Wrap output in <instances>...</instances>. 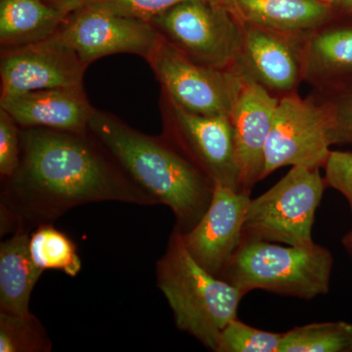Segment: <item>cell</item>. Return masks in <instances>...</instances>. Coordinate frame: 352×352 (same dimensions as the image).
I'll return each mask as SVG.
<instances>
[{"label":"cell","mask_w":352,"mask_h":352,"mask_svg":"<svg viewBox=\"0 0 352 352\" xmlns=\"http://www.w3.org/2000/svg\"><path fill=\"white\" fill-rule=\"evenodd\" d=\"M30 234L17 231L0 244V312H30L32 289L44 272L32 261Z\"/></svg>","instance_id":"e0dca14e"},{"label":"cell","mask_w":352,"mask_h":352,"mask_svg":"<svg viewBox=\"0 0 352 352\" xmlns=\"http://www.w3.org/2000/svg\"><path fill=\"white\" fill-rule=\"evenodd\" d=\"M283 333L252 328L236 318L221 331L215 352H279Z\"/></svg>","instance_id":"603a6c76"},{"label":"cell","mask_w":352,"mask_h":352,"mask_svg":"<svg viewBox=\"0 0 352 352\" xmlns=\"http://www.w3.org/2000/svg\"><path fill=\"white\" fill-rule=\"evenodd\" d=\"M279 352H352V324L324 322L283 333Z\"/></svg>","instance_id":"ffe728a7"},{"label":"cell","mask_w":352,"mask_h":352,"mask_svg":"<svg viewBox=\"0 0 352 352\" xmlns=\"http://www.w3.org/2000/svg\"><path fill=\"white\" fill-rule=\"evenodd\" d=\"M157 32L197 63L231 69L239 63L245 30L226 6L186 0L154 18Z\"/></svg>","instance_id":"8992f818"},{"label":"cell","mask_w":352,"mask_h":352,"mask_svg":"<svg viewBox=\"0 0 352 352\" xmlns=\"http://www.w3.org/2000/svg\"><path fill=\"white\" fill-rule=\"evenodd\" d=\"M279 100L267 88L248 78L231 111L242 191L251 193L263 179L264 152Z\"/></svg>","instance_id":"4fadbf2b"},{"label":"cell","mask_w":352,"mask_h":352,"mask_svg":"<svg viewBox=\"0 0 352 352\" xmlns=\"http://www.w3.org/2000/svg\"><path fill=\"white\" fill-rule=\"evenodd\" d=\"M0 108L10 113L21 129L87 132L96 109L83 87L36 90L0 98Z\"/></svg>","instance_id":"5bb4252c"},{"label":"cell","mask_w":352,"mask_h":352,"mask_svg":"<svg viewBox=\"0 0 352 352\" xmlns=\"http://www.w3.org/2000/svg\"><path fill=\"white\" fill-rule=\"evenodd\" d=\"M52 340L41 322L29 312H0V352H50Z\"/></svg>","instance_id":"44dd1931"},{"label":"cell","mask_w":352,"mask_h":352,"mask_svg":"<svg viewBox=\"0 0 352 352\" xmlns=\"http://www.w3.org/2000/svg\"><path fill=\"white\" fill-rule=\"evenodd\" d=\"M219 4L250 25L278 32L314 29L331 12L322 0H221Z\"/></svg>","instance_id":"2e32d148"},{"label":"cell","mask_w":352,"mask_h":352,"mask_svg":"<svg viewBox=\"0 0 352 352\" xmlns=\"http://www.w3.org/2000/svg\"><path fill=\"white\" fill-rule=\"evenodd\" d=\"M208 1L214 2V3H219L221 0H208Z\"/></svg>","instance_id":"1f68e13d"},{"label":"cell","mask_w":352,"mask_h":352,"mask_svg":"<svg viewBox=\"0 0 352 352\" xmlns=\"http://www.w3.org/2000/svg\"><path fill=\"white\" fill-rule=\"evenodd\" d=\"M340 6H344V8L352 12V0H338Z\"/></svg>","instance_id":"f546056e"},{"label":"cell","mask_w":352,"mask_h":352,"mask_svg":"<svg viewBox=\"0 0 352 352\" xmlns=\"http://www.w3.org/2000/svg\"><path fill=\"white\" fill-rule=\"evenodd\" d=\"M250 201L249 193L215 185L200 221L188 232H179L190 256L214 276H221L242 244Z\"/></svg>","instance_id":"7c38bea8"},{"label":"cell","mask_w":352,"mask_h":352,"mask_svg":"<svg viewBox=\"0 0 352 352\" xmlns=\"http://www.w3.org/2000/svg\"><path fill=\"white\" fill-rule=\"evenodd\" d=\"M333 144H352V96L329 109Z\"/></svg>","instance_id":"4316f807"},{"label":"cell","mask_w":352,"mask_h":352,"mask_svg":"<svg viewBox=\"0 0 352 352\" xmlns=\"http://www.w3.org/2000/svg\"><path fill=\"white\" fill-rule=\"evenodd\" d=\"M65 19L44 0H0L1 50L45 41Z\"/></svg>","instance_id":"ac0fdd59"},{"label":"cell","mask_w":352,"mask_h":352,"mask_svg":"<svg viewBox=\"0 0 352 352\" xmlns=\"http://www.w3.org/2000/svg\"><path fill=\"white\" fill-rule=\"evenodd\" d=\"M333 263L332 254L317 244L283 247L268 241L243 239L220 278L244 295L259 289L312 300L328 294Z\"/></svg>","instance_id":"277c9868"},{"label":"cell","mask_w":352,"mask_h":352,"mask_svg":"<svg viewBox=\"0 0 352 352\" xmlns=\"http://www.w3.org/2000/svg\"><path fill=\"white\" fill-rule=\"evenodd\" d=\"M160 106L164 138L215 185L242 191L230 117L189 112L164 91Z\"/></svg>","instance_id":"ba28073f"},{"label":"cell","mask_w":352,"mask_h":352,"mask_svg":"<svg viewBox=\"0 0 352 352\" xmlns=\"http://www.w3.org/2000/svg\"><path fill=\"white\" fill-rule=\"evenodd\" d=\"M324 168L326 184L346 197L352 212V153L331 152Z\"/></svg>","instance_id":"484cf974"},{"label":"cell","mask_w":352,"mask_h":352,"mask_svg":"<svg viewBox=\"0 0 352 352\" xmlns=\"http://www.w3.org/2000/svg\"><path fill=\"white\" fill-rule=\"evenodd\" d=\"M44 1L66 18L69 14L85 6L89 0H44Z\"/></svg>","instance_id":"83f0119b"},{"label":"cell","mask_w":352,"mask_h":352,"mask_svg":"<svg viewBox=\"0 0 352 352\" xmlns=\"http://www.w3.org/2000/svg\"><path fill=\"white\" fill-rule=\"evenodd\" d=\"M342 245H344L347 252H349V256H351L352 258V230L342 238Z\"/></svg>","instance_id":"f1b7e54d"},{"label":"cell","mask_w":352,"mask_h":352,"mask_svg":"<svg viewBox=\"0 0 352 352\" xmlns=\"http://www.w3.org/2000/svg\"><path fill=\"white\" fill-rule=\"evenodd\" d=\"M29 247L32 261L43 271H62L76 277L82 270L75 243L53 223L36 227L30 234Z\"/></svg>","instance_id":"d6986e66"},{"label":"cell","mask_w":352,"mask_h":352,"mask_svg":"<svg viewBox=\"0 0 352 352\" xmlns=\"http://www.w3.org/2000/svg\"><path fill=\"white\" fill-rule=\"evenodd\" d=\"M52 36L75 51L88 67L119 53L147 60L161 36L150 23L85 6L69 14Z\"/></svg>","instance_id":"30bf717a"},{"label":"cell","mask_w":352,"mask_h":352,"mask_svg":"<svg viewBox=\"0 0 352 352\" xmlns=\"http://www.w3.org/2000/svg\"><path fill=\"white\" fill-rule=\"evenodd\" d=\"M156 274L157 288L173 310L176 327L217 351L220 333L237 318L244 293L204 270L190 256L176 230L157 261Z\"/></svg>","instance_id":"3957f363"},{"label":"cell","mask_w":352,"mask_h":352,"mask_svg":"<svg viewBox=\"0 0 352 352\" xmlns=\"http://www.w3.org/2000/svg\"><path fill=\"white\" fill-rule=\"evenodd\" d=\"M21 127L10 113L0 108V176L10 177L17 170L21 154Z\"/></svg>","instance_id":"d4e9b609"},{"label":"cell","mask_w":352,"mask_h":352,"mask_svg":"<svg viewBox=\"0 0 352 352\" xmlns=\"http://www.w3.org/2000/svg\"><path fill=\"white\" fill-rule=\"evenodd\" d=\"M88 131L157 205L173 210L175 230L188 232L200 221L215 184L163 135H148L112 113L98 110Z\"/></svg>","instance_id":"7a4b0ae2"},{"label":"cell","mask_w":352,"mask_h":352,"mask_svg":"<svg viewBox=\"0 0 352 352\" xmlns=\"http://www.w3.org/2000/svg\"><path fill=\"white\" fill-rule=\"evenodd\" d=\"M183 1L186 0H89L85 6L150 23L154 18Z\"/></svg>","instance_id":"cb8c5ba5"},{"label":"cell","mask_w":352,"mask_h":352,"mask_svg":"<svg viewBox=\"0 0 352 352\" xmlns=\"http://www.w3.org/2000/svg\"><path fill=\"white\" fill-rule=\"evenodd\" d=\"M326 182L319 168L293 166L265 193L250 201L244 221V239L308 248L312 240L315 212Z\"/></svg>","instance_id":"5b68a950"},{"label":"cell","mask_w":352,"mask_h":352,"mask_svg":"<svg viewBox=\"0 0 352 352\" xmlns=\"http://www.w3.org/2000/svg\"><path fill=\"white\" fill-rule=\"evenodd\" d=\"M146 61L162 91L180 107L199 115L230 116L247 80L232 69L197 63L162 36Z\"/></svg>","instance_id":"52a82bcc"},{"label":"cell","mask_w":352,"mask_h":352,"mask_svg":"<svg viewBox=\"0 0 352 352\" xmlns=\"http://www.w3.org/2000/svg\"><path fill=\"white\" fill-rule=\"evenodd\" d=\"M331 145L329 109L298 97H285L278 103L266 143L263 179L283 166H325Z\"/></svg>","instance_id":"9c48e42d"},{"label":"cell","mask_w":352,"mask_h":352,"mask_svg":"<svg viewBox=\"0 0 352 352\" xmlns=\"http://www.w3.org/2000/svg\"><path fill=\"white\" fill-rule=\"evenodd\" d=\"M240 61L249 72L245 78L270 89H292L300 76V65L292 44L279 32L251 25L245 30Z\"/></svg>","instance_id":"9a60e30c"},{"label":"cell","mask_w":352,"mask_h":352,"mask_svg":"<svg viewBox=\"0 0 352 352\" xmlns=\"http://www.w3.org/2000/svg\"><path fill=\"white\" fill-rule=\"evenodd\" d=\"M20 136L17 170L1 180V236L31 233L87 204L157 205L89 131L28 127L21 129Z\"/></svg>","instance_id":"6da1fadb"},{"label":"cell","mask_w":352,"mask_h":352,"mask_svg":"<svg viewBox=\"0 0 352 352\" xmlns=\"http://www.w3.org/2000/svg\"><path fill=\"white\" fill-rule=\"evenodd\" d=\"M315 69L342 71L352 69V29L331 30L315 36L309 47Z\"/></svg>","instance_id":"7402d4cb"},{"label":"cell","mask_w":352,"mask_h":352,"mask_svg":"<svg viewBox=\"0 0 352 352\" xmlns=\"http://www.w3.org/2000/svg\"><path fill=\"white\" fill-rule=\"evenodd\" d=\"M322 1L328 2V3H330V2H337L338 0H322Z\"/></svg>","instance_id":"4dcf8cb0"},{"label":"cell","mask_w":352,"mask_h":352,"mask_svg":"<svg viewBox=\"0 0 352 352\" xmlns=\"http://www.w3.org/2000/svg\"><path fill=\"white\" fill-rule=\"evenodd\" d=\"M87 68L75 51L53 36L1 50L0 98L36 90L83 87Z\"/></svg>","instance_id":"8fae6325"}]
</instances>
